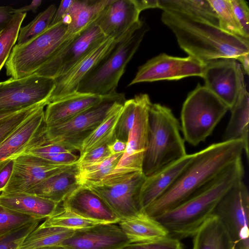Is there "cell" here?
Wrapping results in <instances>:
<instances>
[{
	"mask_svg": "<svg viewBox=\"0 0 249 249\" xmlns=\"http://www.w3.org/2000/svg\"><path fill=\"white\" fill-rule=\"evenodd\" d=\"M240 140L213 143L194 153L193 158L171 187L144 211L156 217L193 196L233 162L242 158Z\"/></svg>",
	"mask_w": 249,
	"mask_h": 249,
	"instance_id": "obj_1",
	"label": "cell"
},
{
	"mask_svg": "<svg viewBox=\"0 0 249 249\" xmlns=\"http://www.w3.org/2000/svg\"><path fill=\"white\" fill-rule=\"evenodd\" d=\"M161 21L174 33L180 47L203 63L223 58L236 59L249 53V39L178 12L163 11Z\"/></svg>",
	"mask_w": 249,
	"mask_h": 249,
	"instance_id": "obj_2",
	"label": "cell"
},
{
	"mask_svg": "<svg viewBox=\"0 0 249 249\" xmlns=\"http://www.w3.org/2000/svg\"><path fill=\"white\" fill-rule=\"evenodd\" d=\"M242 158L233 162L193 196L177 207L154 217L178 239L193 237L200 227L214 215L219 200L233 185L242 181Z\"/></svg>",
	"mask_w": 249,
	"mask_h": 249,
	"instance_id": "obj_3",
	"label": "cell"
},
{
	"mask_svg": "<svg viewBox=\"0 0 249 249\" xmlns=\"http://www.w3.org/2000/svg\"><path fill=\"white\" fill-rule=\"evenodd\" d=\"M180 125L169 107L152 103L148 111L147 145L142 167L148 177L185 157Z\"/></svg>",
	"mask_w": 249,
	"mask_h": 249,
	"instance_id": "obj_4",
	"label": "cell"
},
{
	"mask_svg": "<svg viewBox=\"0 0 249 249\" xmlns=\"http://www.w3.org/2000/svg\"><path fill=\"white\" fill-rule=\"evenodd\" d=\"M148 27L142 20L135 25L87 74L78 92L107 96L116 92L125 68L138 49Z\"/></svg>",
	"mask_w": 249,
	"mask_h": 249,
	"instance_id": "obj_5",
	"label": "cell"
},
{
	"mask_svg": "<svg viewBox=\"0 0 249 249\" xmlns=\"http://www.w3.org/2000/svg\"><path fill=\"white\" fill-rule=\"evenodd\" d=\"M67 31L68 24L62 21L25 44H16L5 64L7 75L18 79L34 74L76 35Z\"/></svg>",
	"mask_w": 249,
	"mask_h": 249,
	"instance_id": "obj_6",
	"label": "cell"
},
{
	"mask_svg": "<svg viewBox=\"0 0 249 249\" xmlns=\"http://www.w3.org/2000/svg\"><path fill=\"white\" fill-rule=\"evenodd\" d=\"M228 110L215 94L198 84L188 94L182 107L180 125L183 139L193 146L204 142Z\"/></svg>",
	"mask_w": 249,
	"mask_h": 249,
	"instance_id": "obj_7",
	"label": "cell"
},
{
	"mask_svg": "<svg viewBox=\"0 0 249 249\" xmlns=\"http://www.w3.org/2000/svg\"><path fill=\"white\" fill-rule=\"evenodd\" d=\"M117 92L106 96L98 104L59 124L45 128L44 143H58L73 152L80 151L83 142L100 125L113 107L125 101Z\"/></svg>",
	"mask_w": 249,
	"mask_h": 249,
	"instance_id": "obj_8",
	"label": "cell"
},
{
	"mask_svg": "<svg viewBox=\"0 0 249 249\" xmlns=\"http://www.w3.org/2000/svg\"><path fill=\"white\" fill-rule=\"evenodd\" d=\"M146 177L142 172L107 175L100 181L84 184L101 198L120 220L142 212L141 189Z\"/></svg>",
	"mask_w": 249,
	"mask_h": 249,
	"instance_id": "obj_9",
	"label": "cell"
},
{
	"mask_svg": "<svg viewBox=\"0 0 249 249\" xmlns=\"http://www.w3.org/2000/svg\"><path fill=\"white\" fill-rule=\"evenodd\" d=\"M55 87V80L33 74L0 82V113L16 112L45 102Z\"/></svg>",
	"mask_w": 249,
	"mask_h": 249,
	"instance_id": "obj_10",
	"label": "cell"
},
{
	"mask_svg": "<svg viewBox=\"0 0 249 249\" xmlns=\"http://www.w3.org/2000/svg\"><path fill=\"white\" fill-rule=\"evenodd\" d=\"M214 214L226 229L234 247L239 244L249 246V194L243 180L223 196Z\"/></svg>",
	"mask_w": 249,
	"mask_h": 249,
	"instance_id": "obj_11",
	"label": "cell"
},
{
	"mask_svg": "<svg viewBox=\"0 0 249 249\" xmlns=\"http://www.w3.org/2000/svg\"><path fill=\"white\" fill-rule=\"evenodd\" d=\"M107 38L93 22L70 39L34 74L54 79L60 77Z\"/></svg>",
	"mask_w": 249,
	"mask_h": 249,
	"instance_id": "obj_12",
	"label": "cell"
},
{
	"mask_svg": "<svg viewBox=\"0 0 249 249\" xmlns=\"http://www.w3.org/2000/svg\"><path fill=\"white\" fill-rule=\"evenodd\" d=\"M134 97L136 102L135 118L126 147L117 165L109 174L110 175L142 172L147 145L148 111L152 103L147 94L141 93Z\"/></svg>",
	"mask_w": 249,
	"mask_h": 249,
	"instance_id": "obj_13",
	"label": "cell"
},
{
	"mask_svg": "<svg viewBox=\"0 0 249 249\" xmlns=\"http://www.w3.org/2000/svg\"><path fill=\"white\" fill-rule=\"evenodd\" d=\"M202 78L205 86L231 109L246 86L241 65L231 58H223L205 63Z\"/></svg>",
	"mask_w": 249,
	"mask_h": 249,
	"instance_id": "obj_14",
	"label": "cell"
},
{
	"mask_svg": "<svg viewBox=\"0 0 249 249\" xmlns=\"http://www.w3.org/2000/svg\"><path fill=\"white\" fill-rule=\"evenodd\" d=\"M205 63L192 56L179 57L161 53L141 66L128 86L163 80H178L187 77H203Z\"/></svg>",
	"mask_w": 249,
	"mask_h": 249,
	"instance_id": "obj_15",
	"label": "cell"
},
{
	"mask_svg": "<svg viewBox=\"0 0 249 249\" xmlns=\"http://www.w3.org/2000/svg\"><path fill=\"white\" fill-rule=\"evenodd\" d=\"M46 106L40 107L30 114L0 143V170L27 149L43 142Z\"/></svg>",
	"mask_w": 249,
	"mask_h": 249,
	"instance_id": "obj_16",
	"label": "cell"
},
{
	"mask_svg": "<svg viewBox=\"0 0 249 249\" xmlns=\"http://www.w3.org/2000/svg\"><path fill=\"white\" fill-rule=\"evenodd\" d=\"M69 165H57L33 155L23 153L13 160L10 178L1 192L25 193Z\"/></svg>",
	"mask_w": 249,
	"mask_h": 249,
	"instance_id": "obj_17",
	"label": "cell"
},
{
	"mask_svg": "<svg viewBox=\"0 0 249 249\" xmlns=\"http://www.w3.org/2000/svg\"><path fill=\"white\" fill-rule=\"evenodd\" d=\"M130 244L118 223H106L75 231L61 246L66 249H123Z\"/></svg>",
	"mask_w": 249,
	"mask_h": 249,
	"instance_id": "obj_18",
	"label": "cell"
},
{
	"mask_svg": "<svg viewBox=\"0 0 249 249\" xmlns=\"http://www.w3.org/2000/svg\"><path fill=\"white\" fill-rule=\"evenodd\" d=\"M117 41L107 38L89 52L69 71L55 79V87L49 98L52 102L77 92L87 74L112 50Z\"/></svg>",
	"mask_w": 249,
	"mask_h": 249,
	"instance_id": "obj_19",
	"label": "cell"
},
{
	"mask_svg": "<svg viewBox=\"0 0 249 249\" xmlns=\"http://www.w3.org/2000/svg\"><path fill=\"white\" fill-rule=\"evenodd\" d=\"M140 13L134 0H111L94 22L106 37L118 41L140 21Z\"/></svg>",
	"mask_w": 249,
	"mask_h": 249,
	"instance_id": "obj_20",
	"label": "cell"
},
{
	"mask_svg": "<svg viewBox=\"0 0 249 249\" xmlns=\"http://www.w3.org/2000/svg\"><path fill=\"white\" fill-rule=\"evenodd\" d=\"M62 204L63 207L86 219L104 223H118L120 221L101 198L83 185Z\"/></svg>",
	"mask_w": 249,
	"mask_h": 249,
	"instance_id": "obj_21",
	"label": "cell"
},
{
	"mask_svg": "<svg viewBox=\"0 0 249 249\" xmlns=\"http://www.w3.org/2000/svg\"><path fill=\"white\" fill-rule=\"evenodd\" d=\"M105 96L77 91L49 103L44 111L46 127L59 124L73 118L101 103Z\"/></svg>",
	"mask_w": 249,
	"mask_h": 249,
	"instance_id": "obj_22",
	"label": "cell"
},
{
	"mask_svg": "<svg viewBox=\"0 0 249 249\" xmlns=\"http://www.w3.org/2000/svg\"><path fill=\"white\" fill-rule=\"evenodd\" d=\"M77 162L33 187L25 193L35 195L61 204L82 185Z\"/></svg>",
	"mask_w": 249,
	"mask_h": 249,
	"instance_id": "obj_23",
	"label": "cell"
},
{
	"mask_svg": "<svg viewBox=\"0 0 249 249\" xmlns=\"http://www.w3.org/2000/svg\"><path fill=\"white\" fill-rule=\"evenodd\" d=\"M193 157V154H187L145 178L140 195L141 206L143 211L171 187L190 162Z\"/></svg>",
	"mask_w": 249,
	"mask_h": 249,
	"instance_id": "obj_24",
	"label": "cell"
},
{
	"mask_svg": "<svg viewBox=\"0 0 249 249\" xmlns=\"http://www.w3.org/2000/svg\"><path fill=\"white\" fill-rule=\"evenodd\" d=\"M59 204L28 193L0 192V206L41 220L51 215Z\"/></svg>",
	"mask_w": 249,
	"mask_h": 249,
	"instance_id": "obj_25",
	"label": "cell"
},
{
	"mask_svg": "<svg viewBox=\"0 0 249 249\" xmlns=\"http://www.w3.org/2000/svg\"><path fill=\"white\" fill-rule=\"evenodd\" d=\"M118 224L130 244L148 242L169 235L160 223L144 211L132 218L120 220Z\"/></svg>",
	"mask_w": 249,
	"mask_h": 249,
	"instance_id": "obj_26",
	"label": "cell"
},
{
	"mask_svg": "<svg viewBox=\"0 0 249 249\" xmlns=\"http://www.w3.org/2000/svg\"><path fill=\"white\" fill-rule=\"evenodd\" d=\"M230 110L231 116L222 141H241L244 152L249 159V94L246 86L239 92Z\"/></svg>",
	"mask_w": 249,
	"mask_h": 249,
	"instance_id": "obj_27",
	"label": "cell"
},
{
	"mask_svg": "<svg viewBox=\"0 0 249 249\" xmlns=\"http://www.w3.org/2000/svg\"><path fill=\"white\" fill-rule=\"evenodd\" d=\"M111 0H73L63 21L68 24L69 34L76 35L96 19Z\"/></svg>",
	"mask_w": 249,
	"mask_h": 249,
	"instance_id": "obj_28",
	"label": "cell"
},
{
	"mask_svg": "<svg viewBox=\"0 0 249 249\" xmlns=\"http://www.w3.org/2000/svg\"><path fill=\"white\" fill-rule=\"evenodd\" d=\"M192 249H234L226 229L214 214L207 220L193 237Z\"/></svg>",
	"mask_w": 249,
	"mask_h": 249,
	"instance_id": "obj_29",
	"label": "cell"
},
{
	"mask_svg": "<svg viewBox=\"0 0 249 249\" xmlns=\"http://www.w3.org/2000/svg\"><path fill=\"white\" fill-rule=\"evenodd\" d=\"M158 8L183 14L219 27L216 14L209 0H158Z\"/></svg>",
	"mask_w": 249,
	"mask_h": 249,
	"instance_id": "obj_30",
	"label": "cell"
},
{
	"mask_svg": "<svg viewBox=\"0 0 249 249\" xmlns=\"http://www.w3.org/2000/svg\"><path fill=\"white\" fill-rule=\"evenodd\" d=\"M124 102L117 104L100 125L85 139L79 151V157L95 148L107 145L115 139L116 126Z\"/></svg>",
	"mask_w": 249,
	"mask_h": 249,
	"instance_id": "obj_31",
	"label": "cell"
},
{
	"mask_svg": "<svg viewBox=\"0 0 249 249\" xmlns=\"http://www.w3.org/2000/svg\"><path fill=\"white\" fill-rule=\"evenodd\" d=\"M75 231L65 228L39 226L25 238L18 249H36L51 246H60L71 237Z\"/></svg>",
	"mask_w": 249,
	"mask_h": 249,
	"instance_id": "obj_32",
	"label": "cell"
},
{
	"mask_svg": "<svg viewBox=\"0 0 249 249\" xmlns=\"http://www.w3.org/2000/svg\"><path fill=\"white\" fill-rule=\"evenodd\" d=\"M59 205L54 213L46 218L40 226V228L56 227L72 230H80L90 228L100 224H106L100 221L83 218L69 209Z\"/></svg>",
	"mask_w": 249,
	"mask_h": 249,
	"instance_id": "obj_33",
	"label": "cell"
},
{
	"mask_svg": "<svg viewBox=\"0 0 249 249\" xmlns=\"http://www.w3.org/2000/svg\"><path fill=\"white\" fill-rule=\"evenodd\" d=\"M123 154V153H120L112 155L99 162L81 167L78 166L79 178L81 185L100 181L113 171Z\"/></svg>",
	"mask_w": 249,
	"mask_h": 249,
	"instance_id": "obj_34",
	"label": "cell"
},
{
	"mask_svg": "<svg viewBox=\"0 0 249 249\" xmlns=\"http://www.w3.org/2000/svg\"><path fill=\"white\" fill-rule=\"evenodd\" d=\"M56 9L54 4L50 5L28 24L20 28L17 44H25L46 30L50 25Z\"/></svg>",
	"mask_w": 249,
	"mask_h": 249,
	"instance_id": "obj_35",
	"label": "cell"
},
{
	"mask_svg": "<svg viewBox=\"0 0 249 249\" xmlns=\"http://www.w3.org/2000/svg\"><path fill=\"white\" fill-rule=\"evenodd\" d=\"M26 13H15L7 25L0 32V71L17 41Z\"/></svg>",
	"mask_w": 249,
	"mask_h": 249,
	"instance_id": "obj_36",
	"label": "cell"
},
{
	"mask_svg": "<svg viewBox=\"0 0 249 249\" xmlns=\"http://www.w3.org/2000/svg\"><path fill=\"white\" fill-rule=\"evenodd\" d=\"M215 11L219 27L231 35L246 38L232 11L230 0H209Z\"/></svg>",
	"mask_w": 249,
	"mask_h": 249,
	"instance_id": "obj_37",
	"label": "cell"
},
{
	"mask_svg": "<svg viewBox=\"0 0 249 249\" xmlns=\"http://www.w3.org/2000/svg\"><path fill=\"white\" fill-rule=\"evenodd\" d=\"M37 220H41V219L0 206V236Z\"/></svg>",
	"mask_w": 249,
	"mask_h": 249,
	"instance_id": "obj_38",
	"label": "cell"
},
{
	"mask_svg": "<svg viewBox=\"0 0 249 249\" xmlns=\"http://www.w3.org/2000/svg\"><path fill=\"white\" fill-rule=\"evenodd\" d=\"M136 105L135 97L124 101L116 126L115 139L127 142L134 123Z\"/></svg>",
	"mask_w": 249,
	"mask_h": 249,
	"instance_id": "obj_39",
	"label": "cell"
},
{
	"mask_svg": "<svg viewBox=\"0 0 249 249\" xmlns=\"http://www.w3.org/2000/svg\"><path fill=\"white\" fill-rule=\"evenodd\" d=\"M40 221L30 222L0 236V249H18L27 236L38 226Z\"/></svg>",
	"mask_w": 249,
	"mask_h": 249,
	"instance_id": "obj_40",
	"label": "cell"
},
{
	"mask_svg": "<svg viewBox=\"0 0 249 249\" xmlns=\"http://www.w3.org/2000/svg\"><path fill=\"white\" fill-rule=\"evenodd\" d=\"M43 102L22 109L0 124V143L14 132L32 113L40 107L48 104Z\"/></svg>",
	"mask_w": 249,
	"mask_h": 249,
	"instance_id": "obj_41",
	"label": "cell"
},
{
	"mask_svg": "<svg viewBox=\"0 0 249 249\" xmlns=\"http://www.w3.org/2000/svg\"><path fill=\"white\" fill-rule=\"evenodd\" d=\"M123 249H184L179 239L167 236L148 242L130 244Z\"/></svg>",
	"mask_w": 249,
	"mask_h": 249,
	"instance_id": "obj_42",
	"label": "cell"
},
{
	"mask_svg": "<svg viewBox=\"0 0 249 249\" xmlns=\"http://www.w3.org/2000/svg\"><path fill=\"white\" fill-rule=\"evenodd\" d=\"M72 152L63 145L56 143H46L32 147L23 153L29 154L48 160L60 153Z\"/></svg>",
	"mask_w": 249,
	"mask_h": 249,
	"instance_id": "obj_43",
	"label": "cell"
},
{
	"mask_svg": "<svg viewBox=\"0 0 249 249\" xmlns=\"http://www.w3.org/2000/svg\"><path fill=\"white\" fill-rule=\"evenodd\" d=\"M236 18L246 37H249V8L244 0H230Z\"/></svg>",
	"mask_w": 249,
	"mask_h": 249,
	"instance_id": "obj_44",
	"label": "cell"
},
{
	"mask_svg": "<svg viewBox=\"0 0 249 249\" xmlns=\"http://www.w3.org/2000/svg\"><path fill=\"white\" fill-rule=\"evenodd\" d=\"M107 145L95 148L79 157L77 161L79 167L91 165L102 161L111 156Z\"/></svg>",
	"mask_w": 249,
	"mask_h": 249,
	"instance_id": "obj_45",
	"label": "cell"
},
{
	"mask_svg": "<svg viewBox=\"0 0 249 249\" xmlns=\"http://www.w3.org/2000/svg\"><path fill=\"white\" fill-rule=\"evenodd\" d=\"M73 0H62L54 15L50 25H53L62 21L66 17L69 7Z\"/></svg>",
	"mask_w": 249,
	"mask_h": 249,
	"instance_id": "obj_46",
	"label": "cell"
},
{
	"mask_svg": "<svg viewBox=\"0 0 249 249\" xmlns=\"http://www.w3.org/2000/svg\"><path fill=\"white\" fill-rule=\"evenodd\" d=\"M14 8L9 6H0V32L2 30L12 19Z\"/></svg>",
	"mask_w": 249,
	"mask_h": 249,
	"instance_id": "obj_47",
	"label": "cell"
},
{
	"mask_svg": "<svg viewBox=\"0 0 249 249\" xmlns=\"http://www.w3.org/2000/svg\"><path fill=\"white\" fill-rule=\"evenodd\" d=\"M13 167V160L9 161L0 170V192L8 182L12 174Z\"/></svg>",
	"mask_w": 249,
	"mask_h": 249,
	"instance_id": "obj_48",
	"label": "cell"
},
{
	"mask_svg": "<svg viewBox=\"0 0 249 249\" xmlns=\"http://www.w3.org/2000/svg\"><path fill=\"white\" fill-rule=\"evenodd\" d=\"M107 147L111 155L124 153L126 147V142L115 139L107 144Z\"/></svg>",
	"mask_w": 249,
	"mask_h": 249,
	"instance_id": "obj_49",
	"label": "cell"
},
{
	"mask_svg": "<svg viewBox=\"0 0 249 249\" xmlns=\"http://www.w3.org/2000/svg\"><path fill=\"white\" fill-rule=\"evenodd\" d=\"M140 12L149 9L158 8V0H134Z\"/></svg>",
	"mask_w": 249,
	"mask_h": 249,
	"instance_id": "obj_50",
	"label": "cell"
},
{
	"mask_svg": "<svg viewBox=\"0 0 249 249\" xmlns=\"http://www.w3.org/2000/svg\"><path fill=\"white\" fill-rule=\"evenodd\" d=\"M42 2L41 0H33L32 2L26 6L14 9V13H26L29 11L36 12Z\"/></svg>",
	"mask_w": 249,
	"mask_h": 249,
	"instance_id": "obj_51",
	"label": "cell"
},
{
	"mask_svg": "<svg viewBox=\"0 0 249 249\" xmlns=\"http://www.w3.org/2000/svg\"><path fill=\"white\" fill-rule=\"evenodd\" d=\"M236 60L241 63V67L246 74L249 73V53L244 54L238 56Z\"/></svg>",
	"mask_w": 249,
	"mask_h": 249,
	"instance_id": "obj_52",
	"label": "cell"
},
{
	"mask_svg": "<svg viewBox=\"0 0 249 249\" xmlns=\"http://www.w3.org/2000/svg\"><path fill=\"white\" fill-rule=\"evenodd\" d=\"M20 111V110H19ZM18 111L16 112H4L0 113V124L2 123L7 119L11 117L12 116L15 114Z\"/></svg>",
	"mask_w": 249,
	"mask_h": 249,
	"instance_id": "obj_53",
	"label": "cell"
},
{
	"mask_svg": "<svg viewBox=\"0 0 249 249\" xmlns=\"http://www.w3.org/2000/svg\"><path fill=\"white\" fill-rule=\"evenodd\" d=\"M234 249H249V246L244 244H239L234 246Z\"/></svg>",
	"mask_w": 249,
	"mask_h": 249,
	"instance_id": "obj_54",
	"label": "cell"
},
{
	"mask_svg": "<svg viewBox=\"0 0 249 249\" xmlns=\"http://www.w3.org/2000/svg\"><path fill=\"white\" fill-rule=\"evenodd\" d=\"M36 249H66L63 247L60 246H51V247H43L40 248Z\"/></svg>",
	"mask_w": 249,
	"mask_h": 249,
	"instance_id": "obj_55",
	"label": "cell"
}]
</instances>
